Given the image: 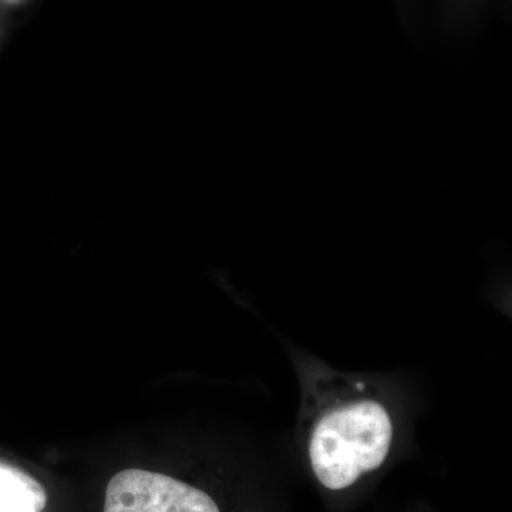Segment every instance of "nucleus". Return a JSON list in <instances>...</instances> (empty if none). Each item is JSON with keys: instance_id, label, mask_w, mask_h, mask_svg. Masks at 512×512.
Masks as SVG:
<instances>
[{"instance_id": "nucleus-1", "label": "nucleus", "mask_w": 512, "mask_h": 512, "mask_svg": "<svg viewBox=\"0 0 512 512\" xmlns=\"http://www.w3.org/2000/svg\"><path fill=\"white\" fill-rule=\"evenodd\" d=\"M389 410L365 389L339 393L320 407L308 436L309 464L329 491L353 487L383 466L392 450Z\"/></svg>"}, {"instance_id": "nucleus-2", "label": "nucleus", "mask_w": 512, "mask_h": 512, "mask_svg": "<svg viewBox=\"0 0 512 512\" xmlns=\"http://www.w3.org/2000/svg\"><path fill=\"white\" fill-rule=\"evenodd\" d=\"M104 512H221L200 488L165 474L128 468L111 478Z\"/></svg>"}, {"instance_id": "nucleus-3", "label": "nucleus", "mask_w": 512, "mask_h": 512, "mask_svg": "<svg viewBox=\"0 0 512 512\" xmlns=\"http://www.w3.org/2000/svg\"><path fill=\"white\" fill-rule=\"evenodd\" d=\"M45 487L19 468L0 463V512H42Z\"/></svg>"}, {"instance_id": "nucleus-4", "label": "nucleus", "mask_w": 512, "mask_h": 512, "mask_svg": "<svg viewBox=\"0 0 512 512\" xmlns=\"http://www.w3.org/2000/svg\"><path fill=\"white\" fill-rule=\"evenodd\" d=\"M2 2H5L6 5H10V6H18V5H22V3L26 2V0H2Z\"/></svg>"}]
</instances>
